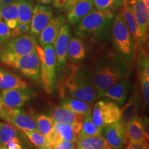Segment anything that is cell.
Wrapping results in <instances>:
<instances>
[{"label":"cell","mask_w":149,"mask_h":149,"mask_svg":"<svg viewBox=\"0 0 149 149\" xmlns=\"http://www.w3.org/2000/svg\"><path fill=\"white\" fill-rule=\"evenodd\" d=\"M59 91L61 97H72L90 104L97 100L91 69L84 65L70 64L65 68Z\"/></svg>","instance_id":"1"},{"label":"cell","mask_w":149,"mask_h":149,"mask_svg":"<svg viewBox=\"0 0 149 149\" xmlns=\"http://www.w3.org/2000/svg\"><path fill=\"white\" fill-rule=\"evenodd\" d=\"M97 100L101 99L104 93L123 79H129L130 73V64L121 56H113L97 61L91 68Z\"/></svg>","instance_id":"2"},{"label":"cell","mask_w":149,"mask_h":149,"mask_svg":"<svg viewBox=\"0 0 149 149\" xmlns=\"http://www.w3.org/2000/svg\"><path fill=\"white\" fill-rule=\"evenodd\" d=\"M113 17L111 10H93L76 24L74 35L89 41L103 39L109 33Z\"/></svg>","instance_id":"3"},{"label":"cell","mask_w":149,"mask_h":149,"mask_svg":"<svg viewBox=\"0 0 149 149\" xmlns=\"http://www.w3.org/2000/svg\"><path fill=\"white\" fill-rule=\"evenodd\" d=\"M36 51L40 61V79L46 93L52 94L57 82V59L53 44L37 46Z\"/></svg>","instance_id":"4"},{"label":"cell","mask_w":149,"mask_h":149,"mask_svg":"<svg viewBox=\"0 0 149 149\" xmlns=\"http://www.w3.org/2000/svg\"><path fill=\"white\" fill-rule=\"evenodd\" d=\"M112 35L117 51L124 60L131 64L135 56V46L122 13L117 14L113 18Z\"/></svg>","instance_id":"5"},{"label":"cell","mask_w":149,"mask_h":149,"mask_svg":"<svg viewBox=\"0 0 149 149\" xmlns=\"http://www.w3.org/2000/svg\"><path fill=\"white\" fill-rule=\"evenodd\" d=\"M38 45L36 37L31 34L26 33L11 37L0 44V63L3 59L35 51Z\"/></svg>","instance_id":"6"},{"label":"cell","mask_w":149,"mask_h":149,"mask_svg":"<svg viewBox=\"0 0 149 149\" xmlns=\"http://www.w3.org/2000/svg\"><path fill=\"white\" fill-rule=\"evenodd\" d=\"M99 100L93 106L91 117L93 123L103 129L120 120L121 108L116 102L108 98Z\"/></svg>","instance_id":"7"},{"label":"cell","mask_w":149,"mask_h":149,"mask_svg":"<svg viewBox=\"0 0 149 149\" xmlns=\"http://www.w3.org/2000/svg\"><path fill=\"white\" fill-rule=\"evenodd\" d=\"M1 64L15 68L35 82L40 79V61L36 51L19 57L3 59Z\"/></svg>","instance_id":"8"},{"label":"cell","mask_w":149,"mask_h":149,"mask_svg":"<svg viewBox=\"0 0 149 149\" xmlns=\"http://www.w3.org/2000/svg\"><path fill=\"white\" fill-rule=\"evenodd\" d=\"M36 96L34 90L29 86L3 90L0 100L7 109H17L24 107L28 102Z\"/></svg>","instance_id":"9"},{"label":"cell","mask_w":149,"mask_h":149,"mask_svg":"<svg viewBox=\"0 0 149 149\" xmlns=\"http://www.w3.org/2000/svg\"><path fill=\"white\" fill-rule=\"evenodd\" d=\"M70 26L65 23L62 26L58 36L53 44L54 50L57 59V75L63 74L67 64V49L71 37Z\"/></svg>","instance_id":"10"},{"label":"cell","mask_w":149,"mask_h":149,"mask_svg":"<svg viewBox=\"0 0 149 149\" xmlns=\"http://www.w3.org/2000/svg\"><path fill=\"white\" fill-rule=\"evenodd\" d=\"M123 9L122 15L124 17L129 32L131 35L135 44V49L137 50L145 49L146 47L147 38L144 36L141 29H139L138 24L136 22L134 17L131 6H130L129 0H123Z\"/></svg>","instance_id":"11"},{"label":"cell","mask_w":149,"mask_h":149,"mask_svg":"<svg viewBox=\"0 0 149 149\" xmlns=\"http://www.w3.org/2000/svg\"><path fill=\"white\" fill-rule=\"evenodd\" d=\"M128 99L127 102L124 104V108L121 109L120 120L125 126L139 118V111L142 104V100L137 84H133L130 95Z\"/></svg>","instance_id":"12"},{"label":"cell","mask_w":149,"mask_h":149,"mask_svg":"<svg viewBox=\"0 0 149 149\" xmlns=\"http://www.w3.org/2000/svg\"><path fill=\"white\" fill-rule=\"evenodd\" d=\"M4 121L22 130L38 131L34 117L20 108H6Z\"/></svg>","instance_id":"13"},{"label":"cell","mask_w":149,"mask_h":149,"mask_svg":"<svg viewBox=\"0 0 149 149\" xmlns=\"http://www.w3.org/2000/svg\"><path fill=\"white\" fill-rule=\"evenodd\" d=\"M18 24L12 31V37L26 34L30 31L34 6L31 0H17Z\"/></svg>","instance_id":"14"},{"label":"cell","mask_w":149,"mask_h":149,"mask_svg":"<svg viewBox=\"0 0 149 149\" xmlns=\"http://www.w3.org/2000/svg\"><path fill=\"white\" fill-rule=\"evenodd\" d=\"M53 13L51 7L38 3L33 8L30 31L33 36L39 37L40 33L53 18Z\"/></svg>","instance_id":"15"},{"label":"cell","mask_w":149,"mask_h":149,"mask_svg":"<svg viewBox=\"0 0 149 149\" xmlns=\"http://www.w3.org/2000/svg\"><path fill=\"white\" fill-rule=\"evenodd\" d=\"M103 136L113 149H123L126 145V126L120 120L103 128Z\"/></svg>","instance_id":"16"},{"label":"cell","mask_w":149,"mask_h":149,"mask_svg":"<svg viewBox=\"0 0 149 149\" xmlns=\"http://www.w3.org/2000/svg\"><path fill=\"white\" fill-rule=\"evenodd\" d=\"M9 141H15L24 147L29 149L31 145L29 139L22 130L15 127L10 124H0V145L6 146Z\"/></svg>","instance_id":"17"},{"label":"cell","mask_w":149,"mask_h":149,"mask_svg":"<svg viewBox=\"0 0 149 149\" xmlns=\"http://www.w3.org/2000/svg\"><path fill=\"white\" fill-rule=\"evenodd\" d=\"M66 23V19L63 15L53 17L39 35V43L41 46L53 44L58 36L62 26Z\"/></svg>","instance_id":"18"},{"label":"cell","mask_w":149,"mask_h":149,"mask_svg":"<svg viewBox=\"0 0 149 149\" xmlns=\"http://www.w3.org/2000/svg\"><path fill=\"white\" fill-rule=\"evenodd\" d=\"M130 87H131V83L130 79H123L108 88L102 95V98H108L115 101L118 105L123 106L127 101L129 97Z\"/></svg>","instance_id":"19"},{"label":"cell","mask_w":149,"mask_h":149,"mask_svg":"<svg viewBox=\"0 0 149 149\" xmlns=\"http://www.w3.org/2000/svg\"><path fill=\"white\" fill-rule=\"evenodd\" d=\"M136 22L144 36L148 37L149 27V9L142 0H129Z\"/></svg>","instance_id":"20"},{"label":"cell","mask_w":149,"mask_h":149,"mask_svg":"<svg viewBox=\"0 0 149 149\" xmlns=\"http://www.w3.org/2000/svg\"><path fill=\"white\" fill-rule=\"evenodd\" d=\"M93 0H79L71 8L67 11V19L72 26H75L94 9Z\"/></svg>","instance_id":"21"},{"label":"cell","mask_w":149,"mask_h":149,"mask_svg":"<svg viewBox=\"0 0 149 149\" xmlns=\"http://www.w3.org/2000/svg\"><path fill=\"white\" fill-rule=\"evenodd\" d=\"M82 122L72 123H55L53 128L59 134L63 141L76 142L81 131Z\"/></svg>","instance_id":"22"},{"label":"cell","mask_w":149,"mask_h":149,"mask_svg":"<svg viewBox=\"0 0 149 149\" xmlns=\"http://www.w3.org/2000/svg\"><path fill=\"white\" fill-rule=\"evenodd\" d=\"M85 116L77 114L61 105L53 106L51 117L55 123H72L82 122Z\"/></svg>","instance_id":"23"},{"label":"cell","mask_w":149,"mask_h":149,"mask_svg":"<svg viewBox=\"0 0 149 149\" xmlns=\"http://www.w3.org/2000/svg\"><path fill=\"white\" fill-rule=\"evenodd\" d=\"M92 104L79 99L68 96L62 97L61 101V106L70 110L77 114L84 116L91 114L93 108Z\"/></svg>","instance_id":"24"},{"label":"cell","mask_w":149,"mask_h":149,"mask_svg":"<svg viewBox=\"0 0 149 149\" xmlns=\"http://www.w3.org/2000/svg\"><path fill=\"white\" fill-rule=\"evenodd\" d=\"M29 86L28 84L24 81L17 74L0 67V89H8L21 88Z\"/></svg>","instance_id":"25"},{"label":"cell","mask_w":149,"mask_h":149,"mask_svg":"<svg viewBox=\"0 0 149 149\" xmlns=\"http://www.w3.org/2000/svg\"><path fill=\"white\" fill-rule=\"evenodd\" d=\"M86 57L84 43L77 36L71 37L67 49V58L73 63L83 60Z\"/></svg>","instance_id":"26"},{"label":"cell","mask_w":149,"mask_h":149,"mask_svg":"<svg viewBox=\"0 0 149 149\" xmlns=\"http://www.w3.org/2000/svg\"><path fill=\"white\" fill-rule=\"evenodd\" d=\"M0 19L7 24L11 31L15 29L18 24L17 1L0 6Z\"/></svg>","instance_id":"27"},{"label":"cell","mask_w":149,"mask_h":149,"mask_svg":"<svg viewBox=\"0 0 149 149\" xmlns=\"http://www.w3.org/2000/svg\"><path fill=\"white\" fill-rule=\"evenodd\" d=\"M126 144L128 143L148 141L144 136L140 117L126 126Z\"/></svg>","instance_id":"28"},{"label":"cell","mask_w":149,"mask_h":149,"mask_svg":"<svg viewBox=\"0 0 149 149\" xmlns=\"http://www.w3.org/2000/svg\"><path fill=\"white\" fill-rule=\"evenodd\" d=\"M76 149H113L102 135L93 136L78 139L76 141Z\"/></svg>","instance_id":"29"},{"label":"cell","mask_w":149,"mask_h":149,"mask_svg":"<svg viewBox=\"0 0 149 149\" xmlns=\"http://www.w3.org/2000/svg\"><path fill=\"white\" fill-rule=\"evenodd\" d=\"M102 135H103V129L99 128L93 123L91 114L86 115L82 121L81 131L78 135L77 139Z\"/></svg>","instance_id":"30"},{"label":"cell","mask_w":149,"mask_h":149,"mask_svg":"<svg viewBox=\"0 0 149 149\" xmlns=\"http://www.w3.org/2000/svg\"><path fill=\"white\" fill-rule=\"evenodd\" d=\"M35 120L38 131L45 137L53 129L55 124V122L51 116H48L46 115L41 114L37 115Z\"/></svg>","instance_id":"31"},{"label":"cell","mask_w":149,"mask_h":149,"mask_svg":"<svg viewBox=\"0 0 149 149\" xmlns=\"http://www.w3.org/2000/svg\"><path fill=\"white\" fill-rule=\"evenodd\" d=\"M29 139L30 142L35 147V149H39L45 146L48 143L45 136L40 132L34 130H22Z\"/></svg>","instance_id":"32"},{"label":"cell","mask_w":149,"mask_h":149,"mask_svg":"<svg viewBox=\"0 0 149 149\" xmlns=\"http://www.w3.org/2000/svg\"><path fill=\"white\" fill-rule=\"evenodd\" d=\"M123 0H93V5L96 10L105 11L114 8Z\"/></svg>","instance_id":"33"},{"label":"cell","mask_w":149,"mask_h":149,"mask_svg":"<svg viewBox=\"0 0 149 149\" xmlns=\"http://www.w3.org/2000/svg\"><path fill=\"white\" fill-rule=\"evenodd\" d=\"M12 37V31L4 22L0 19V44Z\"/></svg>","instance_id":"34"},{"label":"cell","mask_w":149,"mask_h":149,"mask_svg":"<svg viewBox=\"0 0 149 149\" xmlns=\"http://www.w3.org/2000/svg\"><path fill=\"white\" fill-rule=\"evenodd\" d=\"M52 149H76V142L62 141L57 145L52 146Z\"/></svg>","instance_id":"35"},{"label":"cell","mask_w":149,"mask_h":149,"mask_svg":"<svg viewBox=\"0 0 149 149\" xmlns=\"http://www.w3.org/2000/svg\"><path fill=\"white\" fill-rule=\"evenodd\" d=\"M123 149H148V141L128 143Z\"/></svg>","instance_id":"36"},{"label":"cell","mask_w":149,"mask_h":149,"mask_svg":"<svg viewBox=\"0 0 149 149\" xmlns=\"http://www.w3.org/2000/svg\"><path fill=\"white\" fill-rule=\"evenodd\" d=\"M141 124H142L143 131L145 137H146V140L148 141L149 139V122L148 117H144V118L141 119Z\"/></svg>","instance_id":"37"},{"label":"cell","mask_w":149,"mask_h":149,"mask_svg":"<svg viewBox=\"0 0 149 149\" xmlns=\"http://www.w3.org/2000/svg\"><path fill=\"white\" fill-rule=\"evenodd\" d=\"M67 0H53L54 7L57 9H63L66 5Z\"/></svg>","instance_id":"38"},{"label":"cell","mask_w":149,"mask_h":149,"mask_svg":"<svg viewBox=\"0 0 149 149\" xmlns=\"http://www.w3.org/2000/svg\"><path fill=\"white\" fill-rule=\"evenodd\" d=\"M5 146L7 149H22L21 145L15 141H9Z\"/></svg>","instance_id":"39"},{"label":"cell","mask_w":149,"mask_h":149,"mask_svg":"<svg viewBox=\"0 0 149 149\" xmlns=\"http://www.w3.org/2000/svg\"><path fill=\"white\" fill-rule=\"evenodd\" d=\"M78 1H79V0H67L66 5H65V6L64 7V8L63 9L67 12V11L69 10V9L71 8Z\"/></svg>","instance_id":"40"},{"label":"cell","mask_w":149,"mask_h":149,"mask_svg":"<svg viewBox=\"0 0 149 149\" xmlns=\"http://www.w3.org/2000/svg\"><path fill=\"white\" fill-rule=\"evenodd\" d=\"M6 115V107H3V105L1 103L0 100V119L4 120Z\"/></svg>","instance_id":"41"},{"label":"cell","mask_w":149,"mask_h":149,"mask_svg":"<svg viewBox=\"0 0 149 149\" xmlns=\"http://www.w3.org/2000/svg\"><path fill=\"white\" fill-rule=\"evenodd\" d=\"M37 1H38V3H40V4L48 5L50 4V3L53 1V0H37Z\"/></svg>","instance_id":"42"},{"label":"cell","mask_w":149,"mask_h":149,"mask_svg":"<svg viewBox=\"0 0 149 149\" xmlns=\"http://www.w3.org/2000/svg\"><path fill=\"white\" fill-rule=\"evenodd\" d=\"M17 1V0H0V6H1L14 2V1Z\"/></svg>","instance_id":"43"},{"label":"cell","mask_w":149,"mask_h":149,"mask_svg":"<svg viewBox=\"0 0 149 149\" xmlns=\"http://www.w3.org/2000/svg\"><path fill=\"white\" fill-rule=\"evenodd\" d=\"M0 149H7V148H6V146H1V145H0Z\"/></svg>","instance_id":"44"},{"label":"cell","mask_w":149,"mask_h":149,"mask_svg":"<svg viewBox=\"0 0 149 149\" xmlns=\"http://www.w3.org/2000/svg\"><path fill=\"white\" fill-rule=\"evenodd\" d=\"M1 122H0V124H1Z\"/></svg>","instance_id":"45"}]
</instances>
